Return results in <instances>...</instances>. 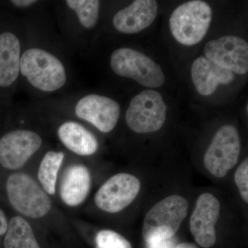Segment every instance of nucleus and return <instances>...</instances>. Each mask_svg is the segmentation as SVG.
I'll return each instance as SVG.
<instances>
[{"mask_svg":"<svg viewBox=\"0 0 248 248\" xmlns=\"http://www.w3.org/2000/svg\"><path fill=\"white\" fill-rule=\"evenodd\" d=\"M19 73L35 89L45 93L59 91L66 85L64 65L53 53L40 48H30L22 54Z\"/></svg>","mask_w":248,"mask_h":248,"instance_id":"1","label":"nucleus"},{"mask_svg":"<svg viewBox=\"0 0 248 248\" xmlns=\"http://www.w3.org/2000/svg\"><path fill=\"white\" fill-rule=\"evenodd\" d=\"M185 197L174 195L160 201L152 207L143 221L142 234L147 243L167 239L174 236L188 212Z\"/></svg>","mask_w":248,"mask_h":248,"instance_id":"2","label":"nucleus"},{"mask_svg":"<svg viewBox=\"0 0 248 248\" xmlns=\"http://www.w3.org/2000/svg\"><path fill=\"white\" fill-rule=\"evenodd\" d=\"M213 19V11L208 3L201 0L187 1L178 6L170 18L169 25L179 43L194 46L206 35Z\"/></svg>","mask_w":248,"mask_h":248,"instance_id":"3","label":"nucleus"},{"mask_svg":"<svg viewBox=\"0 0 248 248\" xmlns=\"http://www.w3.org/2000/svg\"><path fill=\"white\" fill-rule=\"evenodd\" d=\"M8 198L13 208L32 218L45 217L51 209L48 194L33 178L24 172L11 174L6 182Z\"/></svg>","mask_w":248,"mask_h":248,"instance_id":"4","label":"nucleus"},{"mask_svg":"<svg viewBox=\"0 0 248 248\" xmlns=\"http://www.w3.org/2000/svg\"><path fill=\"white\" fill-rule=\"evenodd\" d=\"M110 67L118 76L129 78L148 88H159L165 82L161 67L144 54L132 48H120L112 52Z\"/></svg>","mask_w":248,"mask_h":248,"instance_id":"5","label":"nucleus"},{"mask_svg":"<svg viewBox=\"0 0 248 248\" xmlns=\"http://www.w3.org/2000/svg\"><path fill=\"white\" fill-rule=\"evenodd\" d=\"M166 117L167 107L162 96L154 90H146L132 99L125 113V122L135 133H154L162 128Z\"/></svg>","mask_w":248,"mask_h":248,"instance_id":"6","label":"nucleus"},{"mask_svg":"<svg viewBox=\"0 0 248 248\" xmlns=\"http://www.w3.org/2000/svg\"><path fill=\"white\" fill-rule=\"evenodd\" d=\"M241 140L237 129L226 125L218 129L204 155L203 164L212 175L223 178L239 160Z\"/></svg>","mask_w":248,"mask_h":248,"instance_id":"7","label":"nucleus"},{"mask_svg":"<svg viewBox=\"0 0 248 248\" xmlns=\"http://www.w3.org/2000/svg\"><path fill=\"white\" fill-rule=\"evenodd\" d=\"M141 189L138 178L120 173L110 178L98 190L94 202L98 208L109 213H117L127 208L136 199Z\"/></svg>","mask_w":248,"mask_h":248,"instance_id":"8","label":"nucleus"},{"mask_svg":"<svg viewBox=\"0 0 248 248\" xmlns=\"http://www.w3.org/2000/svg\"><path fill=\"white\" fill-rule=\"evenodd\" d=\"M205 58L218 66L245 75L248 72V44L236 36H225L210 41L205 46Z\"/></svg>","mask_w":248,"mask_h":248,"instance_id":"9","label":"nucleus"},{"mask_svg":"<svg viewBox=\"0 0 248 248\" xmlns=\"http://www.w3.org/2000/svg\"><path fill=\"white\" fill-rule=\"evenodd\" d=\"M42 144L40 135L29 130H16L0 139V165L4 169H21Z\"/></svg>","mask_w":248,"mask_h":248,"instance_id":"10","label":"nucleus"},{"mask_svg":"<svg viewBox=\"0 0 248 248\" xmlns=\"http://www.w3.org/2000/svg\"><path fill=\"white\" fill-rule=\"evenodd\" d=\"M120 112V104L116 101L97 94L84 96L75 107V113L78 118L92 124L104 133L115 128Z\"/></svg>","mask_w":248,"mask_h":248,"instance_id":"11","label":"nucleus"},{"mask_svg":"<svg viewBox=\"0 0 248 248\" xmlns=\"http://www.w3.org/2000/svg\"><path fill=\"white\" fill-rule=\"evenodd\" d=\"M220 214V203L210 193L202 194L196 202L190 220V230L196 242L204 248L213 247L217 241L215 226Z\"/></svg>","mask_w":248,"mask_h":248,"instance_id":"12","label":"nucleus"},{"mask_svg":"<svg viewBox=\"0 0 248 248\" xmlns=\"http://www.w3.org/2000/svg\"><path fill=\"white\" fill-rule=\"evenodd\" d=\"M158 5L154 0H137L119 11L114 16V27L124 34H136L152 25L157 16Z\"/></svg>","mask_w":248,"mask_h":248,"instance_id":"13","label":"nucleus"},{"mask_svg":"<svg viewBox=\"0 0 248 248\" xmlns=\"http://www.w3.org/2000/svg\"><path fill=\"white\" fill-rule=\"evenodd\" d=\"M191 77L197 92L203 96L213 94L220 84H231L235 79L232 72L218 66L205 57L194 61Z\"/></svg>","mask_w":248,"mask_h":248,"instance_id":"14","label":"nucleus"},{"mask_svg":"<svg viewBox=\"0 0 248 248\" xmlns=\"http://www.w3.org/2000/svg\"><path fill=\"white\" fill-rule=\"evenodd\" d=\"M91 186L89 169L82 165H74L64 173L60 185V197L66 205L78 206L86 200Z\"/></svg>","mask_w":248,"mask_h":248,"instance_id":"15","label":"nucleus"},{"mask_svg":"<svg viewBox=\"0 0 248 248\" xmlns=\"http://www.w3.org/2000/svg\"><path fill=\"white\" fill-rule=\"evenodd\" d=\"M21 43L16 34H0V87H9L19 75Z\"/></svg>","mask_w":248,"mask_h":248,"instance_id":"16","label":"nucleus"},{"mask_svg":"<svg viewBox=\"0 0 248 248\" xmlns=\"http://www.w3.org/2000/svg\"><path fill=\"white\" fill-rule=\"evenodd\" d=\"M59 138L69 151L80 155L90 156L97 151V138L82 125L76 122H66L60 125Z\"/></svg>","mask_w":248,"mask_h":248,"instance_id":"17","label":"nucleus"},{"mask_svg":"<svg viewBox=\"0 0 248 248\" xmlns=\"http://www.w3.org/2000/svg\"><path fill=\"white\" fill-rule=\"evenodd\" d=\"M4 244L5 248H40L31 225L19 216L10 221Z\"/></svg>","mask_w":248,"mask_h":248,"instance_id":"18","label":"nucleus"},{"mask_svg":"<svg viewBox=\"0 0 248 248\" xmlns=\"http://www.w3.org/2000/svg\"><path fill=\"white\" fill-rule=\"evenodd\" d=\"M63 159L64 154L62 152L49 151L41 161L37 177L42 188L48 195L55 193L58 172Z\"/></svg>","mask_w":248,"mask_h":248,"instance_id":"19","label":"nucleus"},{"mask_svg":"<svg viewBox=\"0 0 248 248\" xmlns=\"http://www.w3.org/2000/svg\"><path fill=\"white\" fill-rule=\"evenodd\" d=\"M66 4L74 11L84 29H92L97 25L99 17L100 1L97 0H68Z\"/></svg>","mask_w":248,"mask_h":248,"instance_id":"20","label":"nucleus"},{"mask_svg":"<svg viewBox=\"0 0 248 248\" xmlns=\"http://www.w3.org/2000/svg\"><path fill=\"white\" fill-rule=\"evenodd\" d=\"M95 241L97 248H132L130 242L124 236L110 230L99 232Z\"/></svg>","mask_w":248,"mask_h":248,"instance_id":"21","label":"nucleus"},{"mask_svg":"<svg viewBox=\"0 0 248 248\" xmlns=\"http://www.w3.org/2000/svg\"><path fill=\"white\" fill-rule=\"evenodd\" d=\"M234 181L239 193L246 203L248 202V159H245L236 169Z\"/></svg>","mask_w":248,"mask_h":248,"instance_id":"22","label":"nucleus"},{"mask_svg":"<svg viewBox=\"0 0 248 248\" xmlns=\"http://www.w3.org/2000/svg\"><path fill=\"white\" fill-rule=\"evenodd\" d=\"M11 2L16 7L24 9V8H29L32 5L35 4L37 1H35V0H13Z\"/></svg>","mask_w":248,"mask_h":248,"instance_id":"23","label":"nucleus"},{"mask_svg":"<svg viewBox=\"0 0 248 248\" xmlns=\"http://www.w3.org/2000/svg\"><path fill=\"white\" fill-rule=\"evenodd\" d=\"M8 226L9 223L6 219V215L4 211L0 209V236L4 234L7 232Z\"/></svg>","mask_w":248,"mask_h":248,"instance_id":"24","label":"nucleus"},{"mask_svg":"<svg viewBox=\"0 0 248 248\" xmlns=\"http://www.w3.org/2000/svg\"><path fill=\"white\" fill-rule=\"evenodd\" d=\"M174 248H199L196 245L190 243H182L178 245Z\"/></svg>","mask_w":248,"mask_h":248,"instance_id":"25","label":"nucleus"}]
</instances>
